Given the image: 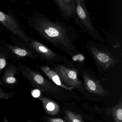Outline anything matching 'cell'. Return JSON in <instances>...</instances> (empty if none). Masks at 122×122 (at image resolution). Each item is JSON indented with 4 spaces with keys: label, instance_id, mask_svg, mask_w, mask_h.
<instances>
[{
    "label": "cell",
    "instance_id": "cell-18",
    "mask_svg": "<svg viewBox=\"0 0 122 122\" xmlns=\"http://www.w3.org/2000/svg\"><path fill=\"white\" fill-rule=\"evenodd\" d=\"M46 121L48 122H66L65 120L59 118H52L46 117L45 118Z\"/></svg>",
    "mask_w": 122,
    "mask_h": 122
},
{
    "label": "cell",
    "instance_id": "cell-5",
    "mask_svg": "<svg viewBox=\"0 0 122 122\" xmlns=\"http://www.w3.org/2000/svg\"><path fill=\"white\" fill-rule=\"evenodd\" d=\"M52 70L57 73L65 85L80 91L84 89V85L78 78L76 71L63 65L56 66Z\"/></svg>",
    "mask_w": 122,
    "mask_h": 122
},
{
    "label": "cell",
    "instance_id": "cell-12",
    "mask_svg": "<svg viewBox=\"0 0 122 122\" xmlns=\"http://www.w3.org/2000/svg\"><path fill=\"white\" fill-rule=\"evenodd\" d=\"M6 46L18 57H28L33 60L36 59V57L35 56L33 53L26 48L19 46H13L8 44H6Z\"/></svg>",
    "mask_w": 122,
    "mask_h": 122
},
{
    "label": "cell",
    "instance_id": "cell-11",
    "mask_svg": "<svg viewBox=\"0 0 122 122\" xmlns=\"http://www.w3.org/2000/svg\"><path fill=\"white\" fill-rule=\"evenodd\" d=\"M45 75L54 83L58 86L68 90H71L73 88L69 87L65 85L61 81L58 75L53 70L50 69L48 66H45L37 65Z\"/></svg>",
    "mask_w": 122,
    "mask_h": 122
},
{
    "label": "cell",
    "instance_id": "cell-14",
    "mask_svg": "<svg viewBox=\"0 0 122 122\" xmlns=\"http://www.w3.org/2000/svg\"><path fill=\"white\" fill-rule=\"evenodd\" d=\"M107 114L112 116L115 122H122V101H121L115 106L107 109Z\"/></svg>",
    "mask_w": 122,
    "mask_h": 122
},
{
    "label": "cell",
    "instance_id": "cell-17",
    "mask_svg": "<svg viewBox=\"0 0 122 122\" xmlns=\"http://www.w3.org/2000/svg\"><path fill=\"white\" fill-rule=\"evenodd\" d=\"M7 61L5 56L0 52V72L7 65Z\"/></svg>",
    "mask_w": 122,
    "mask_h": 122
},
{
    "label": "cell",
    "instance_id": "cell-8",
    "mask_svg": "<svg viewBox=\"0 0 122 122\" xmlns=\"http://www.w3.org/2000/svg\"><path fill=\"white\" fill-rule=\"evenodd\" d=\"M83 78L85 87L87 90L90 92L101 96L108 94V92L90 75L87 73H84Z\"/></svg>",
    "mask_w": 122,
    "mask_h": 122
},
{
    "label": "cell",
    "instance_id": "cell-4",
    "mask_svg": "<svg viewBox=\"0 0 122 122\" xmlns=\"http://www.w3.org/2000/svg\"><path fill=\"white\" fill-rule=\"evenodd\" d=\"M87 47L92 56L105 70L113 67L118 62L109 52L99 47L98 43L89 41Z\"/></svg>",
    "mask_w": 122,
    "mask_h": 122
},
{
    "label": "cell",
    "instance_id": "cell-6",
    "mask_svg": "<svg viewBox=\"0 0 122 122\" xmlns=\"http://www.w3.org/2000/svg\"><path fill=\"white\" fill-rule=\"evenodd\" d=\"M0 22L15 36L25 42H28V38L20 30L14 18L0 10Z\"/></svg>",
    "mask_w": 122,
    "mask_h": 122
},
{
    "label": "cell",
    "instance_id": "cell-16",
    "mask_svg": "<svg viewBox=\"0 0 122 122\" xmlns=\"http://www.w3.org/2000/svg\"><path fill=\"white\" fill-rule=\"evenodd\" d=\"M15 93V92H5L1 88H0V99H7L13 97Z\"/></svg>",
    "mask_w": 122,
    "mask_h": 122
},
{
    "label": "cell",
    "instance_id": "cell-7",
    "mask_svg": "<svg viewBox=\"0 0 122 122\" xmlns=\"http://www.w3.org/2000/svg\"><path fill=\"white\" fill-rule=\"evenodd\" d=\"M63 18L67 20H74L76 16L75 0H55Z\"/></svg>",
    "mask_w": 122,
    "mask_h": 122
},
{
    "label": "cell",
    "instance_id": "cell-2",
    "mask_svg": "<svg viewBox=\"0 0 122 122\" xmlns=\"http://www.w3.org/2000/svg\"><path fill=\"white\" fill-rule=\"evenodd\" d=\"M18 68L24 78H25L33 87L37 88L45 94L56 93L61 90L56 84L48 80L37 71L20 63Z\"/></svg>",
    "mask_w": 122,
    "mask_h": 122
},
{
    "label": "cell",
    "instance_id": "cell-3",
    "mask_svg": "<svg viewBox=\"0 0 122 122\" xmlns=\"http://www.w3.org/2000/svg\"><path fill=\"white\" fill-rule=\"evenodd\" d=\"M76 16L73 21L82 31L91 36L94 39L103 42L104 40L93 25L86 5L85 0H75Z\"/></svg>",
    "mask_w": 122,
    "mask_h": 122
},
{
    "label": "cell",
    "instance_id": "cell-13",
    "mask_svg": "<svg viewBox=\"0 0 122 122\" xmlns=\"http://www.w3.org/2000/svg\"><path fill=\"white\" fill-rule=\"evenodd\" d=\"M16 71L17 70L14 66H11L7 68L2 78V82L10 86L15 85L17 83V80L15 77Z\"/></svg>",
    "mask_w": 122,
    "mask_h": 122
},
{
    "label": "cell",
    "instance_id": "cell-1",
    "mask_svg": "<svg viewBox=\"0 0 122 122\" xmlns=\"http://www.w3.org/2000/svg\"><path fill=\"white\" fill-rule=\"evenodd\" d=\"M35 29L47 41L66 51L76 50L74 43L80 36V31L60 20L53 21L40 15L34 21Z\"/></svg>",
    "mask_w": 122,
    "mask_h": 122
},
{
    "label": "cell",
    "instance_id": "cell-9",
    "mask_svg": "<svg viewBox=\"0 0 122 122\" xmlns=\"http://www.w3.org/2000/svg\"><path fill=\"white\" fill-rule=\"evenodd\" d=\"M30 45L35 52L45 60L53 61L56 59V53L43 44L36 41H32Z\"/></svg>",
    "mask_w": 122,
    "mask_h": 122
},
{
    "label": "cell",
    "instance_id": "cell-19",
    "mask_svg": "<svg viewBox=\"0 0 122 122\" xmlns=\"http://www.w3.org/2000/svg\"><path fill=\"white\" fill-rule=\"evenodd\" d=\"M4 85V84L0 80V85L3 86Z\"/></svg>",
    "mask_w": 122,
    "mask_h": 122
},
{
    "label": "cell",
    "instance_id": "cell-15",
    "mask_svg": "<svg viewBox=\"0 0 122 122\" xmlns=\"http://www.w3.org/2000/svg\"><path fill=\"white\" fill-rule=\"evenodd\" d=\"M65 113L66 115L64 117V118L66 122H84L83 118L79 114L68 110L66 111Z\"/></svg>",
    "mask_w": 122,
    "mask_h": 122
},
{
    "label": "cell",
    "instance_id": "cell-10",
    "mask_svg": "<svg viewBox=\"0 0 122 122\" xmlns=\"http://www.w3.org/2000/svg\"><path fill=\"white\" fill-rule=\"evenodd\" d=\"M38 98L42 102L44 109L48 114L52 116L58 114L60 107L56 102L43 96H40Z\"/></svg>",
    "mask_w": 122,
    "mask_h": 122
}]
</instances>
